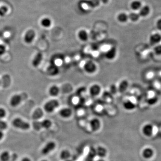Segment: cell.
<instances>
[{
	"label": "cell",
	"mask_w": 161,
	"mask_h": 161,
	"mask_svg": "<svg viewBox=\"0 0 161 161\" xmlns=\"http://www.w3.org/2000/svg\"><path fill=\"white\" fill-rule=\"evenodd\" d=\"M33 128L36 131H39L42 128L48 129L52 125V122L48 119L43 121H34L32 124Z\"/></svg>",
	"instance_id": "cell-1"
},
{
	"label": "cell",
	"mask_w": 161,
	"mask_h": 161,
	"mask_svg": "<svg viewBox=\"0 0 161 161\" xmlns=\"http://www.w3.org/2000/svg\"><path fill=\"white\" fill-rule=\"evenodd\" d=\"M12 124L14 127L23 130H27L30 128V125L29 123L24 121L20 118L14 119L13 120Z\"/></svg>",
	"instance_id": "cell-2"
},
{
	"label": "cell",
	"mask_w": 161,
	"mask_h": 161,
	"mask_svg": "<svg viewBox=\"0 0 161 161\" xmlns=\"http://www.w3.org/2000/svg\"><path fill=\"white\" fill-rule=\"evenodd\" d=\"M59 102L56 99L50 100L44 106L45 111L48 113H51L59 106Z\"/></svg>",
	"instance_id": "cell-3"
},
{
	"label": "cell",
	"mask_w": 161,
	"mask_h": 161,
	"mask_svg": "<svg viewBox=\"0 0 161 161\" xmlns=\"http://www.w3.org/2000/svg\"><path fill=\"white\" fill-rule=\"evenodd\" d=\"M85 71L88 74H93L96 72V64L91 60H88L85 62L83 66Z\"/></svg>",
	"instance_id": "cell-4"
},
{
	"label": "cell",
	"mask_w": 161,
	"mask_h": 161,
	"mask_svg": "<svg viewBox=\"0 0 161 161\" xmlns=\"http://www.w3.org/2000/svg\"><path fill=\"white\" fill-rule=\"evenodd\" d=\"M56 147V144L53 141H49L41 150V153L44 155H46L54 150Z\"/></svg>",
	"instance_id": "cell-5"
},
{
	"label": "cell",
	"mask_w": 161,
	"mask_h": 161,
	"mask_svg": "<svg viewBox=\"0 0 161 161\" xmlns=\"http://www.w3.org/2000/svg\"><path fill=\"white\" fill-rule=\"evenodd\" d=\"M101 122L98 119L94 118L91 119L90 122V126L93 132L98 131L101 128Z\"/></svg>",
	"instance_id": "cell-6"
},
{
	"label": "cell",
	"mask_w": 161,
	"mask_h": 161,
	"mask_svg": "<svg viewBox=\"0 0 161 161\" xmlns=\"http://www.w3.org/2000/svg\"><path fill=\"white\" fill-rule=\"evenodd\" d=\"M161 41V35L159 33L152 34L150 36L149 42L152 45H156Z\"/></svg>",
	"instance_id": "cell-7"
},
{
	"label": "cell",
	"mask_w": 161,
	"mask_h": 161,
	"mask_svg": "<svg viewBox=\"0 0 161 161\" xmlns=\"http://www.w3.org/2000/svg\"><path fill=\"white\" fill-rule=\"evenodd\" d=\"M101 86L99 85L94 84L92 85L89 89V93L91 96L95 97L98 96L101 92Z\"/></svg>",
	"instance_id": "cell-8"
},
{
	"label": "cell",
	"mask_w": 161,
	"mask_h": 161,
	"mask_svg": "<svg viewBox=\"0 0 161 161\" xmlns=\"http://www.w3.org/2000/svg\"><path fill=\"white\" fill-rule=\"evenodd\" d=\"M117 54V49L116 47H112L107 51L105 57L108 60H112L116 58Z\"/></svg>",
	"instance_id": "cell-9"
},
{
	"label": "cell",
	"mask_w": 161,
	"mask_h": 161,
	"mask_svg": "<svg viewBox=\"0 0 161 161\" xmlns=\"http://www.w3.org/2000/svg\"><path fill=\"white\" fill-rule=\"evenodd\" d=\"M100 0H85L80 2L81 5L85 4L91 8H94L98 7L100 4Z\"/></svg>",
	"instance_id": "cell-10"
},
{
	"label": "cell",
	"mask_w": 161,
	"mask_h": 161,
	"mask_svg": "<svg viewBox=\"0 0 161 161\" xmlns=\"http://www.w3.org/2000/svg\"><path fill=\"white\" fill-rule=\"evenodd\" d=\"M36 33L33 30H29L26 33L24 37L25 42L27 44H30L35 39Z\"/></svg>",
	"instance_id": "cell-11"
},
{
	"label": "cell",
	"mask_w": 161,
	"mask_h": 161,
	"mask_svg": "<svg viewBox=\"0 0 161 161\" xmlns=\"http://www.w3.org/2000/svg\"><path fill=\"white\" fill-rule=\"evenodd\" d=\"M59 115L61 117L64 119H68L72 115V111L69 107L62 108L60 111Z\"/></svg>",
	"instance_id": "cell-12"
},
{
	"label": "cell",
	"mask_w": 161,
	"mask_h": 161,
	"mask_svg": "<svg viewBox=\"0 0 161 161\" xmlns=\"http://www.w3.org/2000/svg\"><path fill=\"white\" fill-rule=\"evenodd\" d=\"M96 156L100 159H104L107 154V150L104 147L102 146H98L96 149Z\"/></svg>",
	"instance_id": "cell-13"
},
{
	"label": "cell",
	"mask_w": 161,
	"mask_h": 161,
	"mask_svg": "<svg viewBox=\"0 0 161 161\" xmlns=\"http://www.w3.org/2000/svg\"><path fill=\"white\" fill-rule=\"evenodd\" d=\"M22 101V97L19 94H15L10 100V104L13 107H15L20 104Z\"/></svg>",
	"instance_id": "cell-14"
},
{
	"label": "cell",
	"mask_w": 161,
	"mask_h": 161,
	"mask_svg": "<svg viewBox=\"0 0 161 161\" xmlns=\"http://www.w3.org/2000/svg\"><path fill=\"white\" fill-rule=\"evenodd\" d=\"M48 72L51 76H56L59 72L58 67L57 64H51L48 69Z\"/></svg>",
	"instance_id": "cell-15"
},
{
	"label": "cell",
	"mask_w": 161,
	"mask_h": 161,
	"mask_svg": "<svg viewBox=\"0 0 161 161\" xmlns=\"http://www.w3.org/2000/svg\"><path fill=\"white\" fill-rule=\"evenodd\" d=\"M142 132L146 136H150L153 132V126L150 124H146L143 126Z\"/></svg>",
	"instance_id": "cell-16"
},
{
	"label": "cell",
	"mask_w": 161,
	"mask_h": 161,
	"mask_svg": "<svg viewBox=\"0 0 161 161\" xmlns=\"http://www.w3.org/2000/svg\"><path fill=\"white\" fill-rule=\"evenodd\" d=\"M129 83L128 81L126 80H123L121 81L119 83L118 87V91L120 93H124L126 91L127 89L128 88Z\"/></svg>",
	"instance_id": "cell-17"
},
{
	"label": "cell",
	"mask_w": 161,
	"mask_h": 161,
	"mask_svg": "<svg viewBox=\"0 0 161 161\" xmlns=\"http://www.w3.org/2000/svg\"><path fill=\"white\" fill-rule=\"evenodd\" d=\"M43 59V55L40 52H39L35 56L32 61V64L34 67H36L41 63Z\"/></svg>",
	"instance_id": "cell-18"
},
{
	"label": "cell",
	"mask_w": 161,
	"mask_h": 161,
	"mask_svg": "<svg viewBox=\"0 0 161 161\" xmlns=\"http://www.w3.org/2000/svg\"><path fill=\"white\" fill-rule=\"evenodd\" d=\"M123 107L127 111H132L136 108V105L132 101L127 100L125 101L123 104Z\"/></svg>",
	"instance_id": "cell-19"
},
{
	"label": "cell",
	"mask_w": 161,
	"mask_h": 161,
	"mask_svg": "<svg viewBox=\"0 0 161 161\" xmlns=\"http://www.w3.org/2000/svg\"><path fill=\"white\" fill-rule=\"evenodd\" d=\"M153 150L150 148H145L142 153V156L145 159H150L153 155Z\"/></svg>",
	"instance_id": "cell-20"
},
{
	"label": "cell",
	"mask_w": 161,
	"mask_h": 161,
	"mask_svg": "<svg viewBox=\"0 0 161 161\" xmlns=\"http://www.w3.org/2000/svg\"><path fill=\"white\" fill-rule=\"evenodd\" d=\"M78 36L79 39L82 42L87 41L89 38L88 33L85 30H81L78 32Z\"/></svg>",
	"instance_id": "cell-21"
},
{
	"label": "cell",
	"mask_w": 161,
	"mask_h": 161,
	"mask_svg": "<svg viewBox=\"0 0 161 161\" xmlns=\"http://www.w3.org/2000/svg\"><path fill=\"white\" fill-rule=\"evenodd\" d=\"M43 115L44 112L43 110L40 108H37L32 114V118L34 120H38L42 117Z\"/></svg>",
	"instance_id": "cell-22"
},
{
	"label": "cell",
	"mask_w": 161,
	"mask_h": 161,
	"mask_svg": "<svg viewBox=\"0 0 161 161\" xmlns=\"http://www.w3.org/2000/svg\"><path fill=\"white\" fill-rule=\"evenodd\" d=\"M71 156V153L69 150H63L60 153V158L63 161L69 159Z\"/></svg>",
	"instance_id": "cell-23"
},
{
	"label": "cell",
	"mask_w": 161,
	"mask_h": 161,
	"mask_svg": "<svg viewBox=\"0 0 161 161\" xmlns=\"http://www.w3.org/2000/svg\"><path fill=\"white\" fill-rule=\"evenodd\" d=\"M150 12V8L148 5L141 7L140 9L139 14L140 16L141 17H145L147 16Z\"/></svg>",
	"instance_id": "cell-24"
},
{
	"label": "cell",
	"mask_w": 161,
	"mask_h": 161,
	"mask_svg": "<svg viewBox=\"0 0 161 161\" xmlns=\"http://www.w3.org/2000/svg\"><path fill=\"white\" fill-rule=\"evenodd\" d=\"M59 92V88L56 85H52L49 90V94L51 96H57L58 95Z\"/></svg>",
	"instance_id": "cell-25"
},
{
	"label": "cell",
	"mask_w": 161,
	"mask_h": 161,
	"mask_svg": "<svg viewBox=\"0 0 161 161\" xmlns=\"http://www.w3.org/2000/svg\"><path fill=\"white\" fill-rule=\"evenodd\" d=\"M141 6H142V4H141V2L138 0L133 1L130 5L131 8L134 11L140 10Z\"/></svg>",
	"instance_id": "cell-26"
},
{
	"label": "cell",
	"mask_w": 161,
	"mask_h": 161,
	"mask_svg": "<svg viewBox=\"0 0 161 161\" xmlns=\"http://www.w3.org/2000/svg\"><path fill=\"white\" fill-rule=\"evenodd\" d=\"M117 19L120 23H126L128 19V15L125 13H121L118 15Z\"/></svg>",
	"instance_id": "cell-27"
},
{
	"label": "cell",
	"mask_w": 161,
	"mask_h": 161,
	"mask_svg": "<svg viewBox=\"0 0 161 161\" xmlns=\"http://www.w3.org/2000/svg\"><path fill=\"white\" fill-rule=\"evenodd\" d=\"M10 159V154L9 152L5 151L3 152L0 155L1 161H8Z\"/></svg>",
	"instance_id": "cell-28"
},
{
	"label": "cell",
	"mask_w": 161,
	"mask_h": 161,
	"mask_svg": "<svg viewBox=\"0 0 161 161\" xmlns=\"http://www.w3.org/2000/svg\"><path fill=\"white\" fill-rule=\"evenodd\" d=\"M51 21L50 19L45 17L43 18L41 21V24L42 26L45 27H49L51 26Z\"/></svg>",
	"instance_id": "cell-29"
},
{
	"label": "cell",
	"mask_w": 161,
	"mask_h": 161,
	"mask_svg": "<svg viewBox=\"0 0 161 161\" xmlns=\"http://www.w3.org/2000/svg\"><path fill=\"white\" fill-rule=\"evenodd\" d=\"M128 19H130L133 22H136L139 19L140 16L138 13L133 12L130 14L128 15Z\"/></svg>",
	"instance_id": "cell-30"
},
{
	"label": "cell",
	"mask_w": 161,
	"mask_h": 161,
	"mask_svg": "<svg viewBox=\"0 0 161 161\" xmlns=\"http://www.w3.org/2000/svg\"><path fill=\"white\" fill-rule=\"evenodd\" d=\"M159 101V99L157 97L153 96L152 97L150 98L147 100V103L150 105H153L156 104Z\"/></svg>",
	"instance_id": "cell-31"
},
{
	"label": "cell",
	"mask_w": 161,
	"mask_h": 161,
	"mask_svg": "<svg viewBox=\"0 0 161 161\" xmlns=\"http://www.w3.org/2000/svg\"><path fill=\"white\" fill-rule=\"evenodd\" d=\"M153 51L157 56H161V45H156L153 48Z\"/></svg>",
	"instance_id": "cell-32"
},
{
	"label": "cell",
	"mask_w": 161,
	"mask_h": 161,
	"mask_svg": "<svg viewBox=\"0 0 161 161\" xmlns=\"http://www.w3.org/2000/svg\"><path fill=\"white\" fill-rule=\"evenodd\" d=\"M8 9L6 6H2L0 7V17H4L8 12Z\"/></svg>",
	"instance_id": "cell-33"
},
{
	"label": "cell",
	"mask_w": 161,
	"mask_h": 161,
	"mask_svg": "<svg viewBox=\"0 0 161 161\" xmlns=\"http://www.w3.org/2000/svg\"><path fill=\"white\" fill-rule=\"evenodd\" d=\"M7 128V124L5 121L2 120L0 119V130H3L6 129Z\"/></svg>",
	"instance_id": "cell-34"
},
{
	"label": "cell",
	"mask_w": 161,
	"mask_h": 161,
	"mask_svg": "<svg viewBox=\"0 0 161 161\" xmlns=\"http://www.w3.org/2000/svg\"><path fill=\"white\" fill-rule=\"evenodd\" d=\"M5 110L3 108H0V119L5 117L6 116Z\"/></svg>",
	"instance_id": "cell-35"
},
{
	"label": "cell",
	"mask_w": 161,
	"mask_h": 161,
	"mask_svg": "<svg viewBox=\"0 0 161 161\" xmlns=\"http://www.w3.org/2000/svg\"><path fill=\"white\" fill-rule=\"evenodd\" d=\"M5 51V48L3 45H0V55H3Z\"/></svg>",
	"instance_id": "cell-36"
},
{
	"label": "cell",
	"mask_w": 161,
	"mask_h": 161,
	"mask_svg": "<svg viewBox=\"0 0 161 161\" xmlns=\"http://www.w3.org/2000/svg\"><path fill=\"white\" fill-rule=\"evenodd\" d=\"M156 27L158 30L161 31V18L157 21L156 23Z\"/></svg>",
	"instance_id": "cell-37"
},
{
	"label": "cell",
	"mask_w": 161,
	"mask_h": 161,
	"mask_svg": "<svg viewBox=\"0 0 161 161\" xmlns=\"http://www.w3.org/2000/svg\"><path fill=\"white\" fill-rule=\"evenodd\" d=\"M116 85H112V86H111V88H110V89H111V92H112V93H115V94L116 93V91H115V90H114V89L115 90H117L118 89H117L116 87Z\"/></svg>",
	"instance_id": "cell-38"
},
{
	"label": "cell",
	"mask_w": 161,
	"mask_h": 161,
	"mask_svg": "<svg viewBox=\"0 0 161 161\" xmlns=\"http://www.w3.org/2000/svg\"><path fill=\"white\" fill-rule=\"evenodd\" d=\"M4 137V133L2 130H0V141Z\"/></svg>",
	"instance_id": "cell-39"
},
{
	"label": "cell",
	"mask_w": 161,
	"mask_h": 161,
	"mask_svg": "<svg viewBox=\"0 0 161 161\" xmlns=\"http://www.w3.org/2000/svg\"><path fill=\"white\" fill-rule=\"evenodd\" d=\"M21 161H32L31 160L29 159V158H27V157H25V158H23L22 159Z\"/></svg>",
	"instance_id": "cell-40"
},
{
	"label": "cell",
	"mask_w": 161,
	"mask_h": 161,
	"mask_svg": "<svg viewBox=\"0 0 161 161\" xmlns=\"http://www.w3.org/2000/svg\"><path fill=\"white\" fill-rule=\"evenodd\" d=\"M100 1H101V2H103V3L106 4L108 2L109 0H100Z\"/></svg>",
	"instance_id": "cell-41"
},
{
	"label": "cell",
	"mask_w": 161,
	"mask_h": 161,
	"mask_svg": "<svg viewBox=\"0 0 161 161\" xmlns=\"http://www.w3.org/2000/svg\"><path fill=\"white\" fill-rule=\"evenodd\" d=\"M97 161H105L103 159H100L98 160Z\"/></svg>",
	"instance_id": "cell-42"
},
{
	"label": "cell",
	"mask_w": 161,
	"mask_h": 161,
	"mask_svg": "<svg viewBox=\"0 0 161 161\" xmlns=\"http://www.w3.org/2000/svg\"><path fill=\"white\" fill-rule=\"evenodd\" d=\"M64 161H72L71 160H70V159H69L66 160H65Z\"/></svg>",
	"instance_id": "cell-43"
},
{
	"label": "cell",
	"mask_w": 161,
	"mask_h": 161,
	"mask_svg": "<svg viewBox=\"0 0 161 161\" xmlns=\"http://www.w3.org/2000/svg\"><path fill=\"white\" fill-rule=\"evenodd\" d=\"M41 161H48L46 160H42Z\"/></svg>",
	"instance_id": "cell-44"
}]
</instances>
